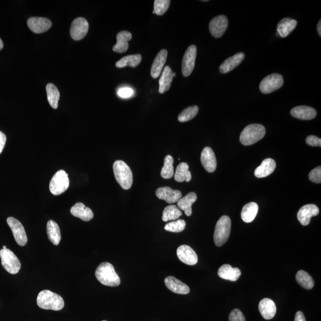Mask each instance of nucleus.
<instances>
[{
  "mask_svg": "<svg viewBox=\"0 0 321 321\" xmlns=\"http://www.w3.org/2000/svg\"><path fill=\"white\" fill-rule=\"evenodd\" d=\"M96 277L101 283L106 286L117 287L121 283L114 267L109 262H103L98 267Z\"/></svg>",
  "mask_w": 321,
  "mask_h": 321,
  "instance_id": "f257e3e1",
  "label": "nucleus"
},
{
  "mask_svg": "<svg viewBox=\"0 0 321 321\" xmlns=\"http://www.w3.org/2000/svg\"><path fill=\"white\" fill-rule=\"evenodd\" d=\"M36 302L39 308L45 310L60 311L64 307L62 296L48 290L39 293Z\"/></svg>",
  "mask_w": 321,
  "mask_h": 321,
  "instance_id": "f03ea898",
  "label": "nucleus"
},
{
  "mask_svg": "<svg viewBox=\"0 0 321 321\" xmlns=\"http://www.w3.org/2000/svg\"><path fill=\"white\" fill-rule=\"evenodd\" d=\"M113 171L116 180L124 190L130 189L133 183V174L126 163L121 160L114 162Z\"/></svg>",
  "mask_w": 321,
  "mask_h": 321,
  "instance_id": "7ed1b4c3",
  "label": "nucleus"
},
{
  "mask_svg": "<svg viewBox=\"0 0 321 321\" xmlns=\"http://www.w3.org/2000/svg\"><path fill=\"white\" fill-rule=\"evenodd\" d=\"M265 128L259 124L248 125L241 131L240 140L243 145L249 146L258 142L264 137Z\"/></svg>",
  "mask_w": 321,
  "mask_h": 321,
  "instance_id": "20e7f679",
  "label": "nucleus"
},
{
  "mask_svg": "<svg viewBox=\"0 0 321 321\" xmlns=\"http://www.w3.org/2000/svg\"><path fill=\"white\" fill-rule=\"evenodd\" d=\"M231 227V219L227 215L221 216L217 221L214 234V240L216 246H222L227 242L230 237Z\"/></svg>",
  "mask_w": 321,
  "mask_h": 321,
  "instance_id": "39448f33",
  "label": "nucleus"
},
{
  "mask_svg": "<svg viewBox=\"0 0 321 321\" xmlns=\"http://www.w3.org/2000/svg\"><path fill=\"white\" fill-rule=\"evenodd\" d=\"M0 258L1 259V265L8 273L16 274L19 273L21 264L19 259L10 249L0 250Z\"/></svg>",
  "mask_w": 321,
  "mask_h": 321,
  "instance_id": "423d86ee",
  "label": "nucleus"
},
{
  "mask_svg": "<svg viewBox=\"0 0 321 321\" xmlns=\"http://www.w3.org/2000/svg\"><path fill=\"white\" fill-rule=\"evenodd\" d=\"M70 181L65 171L60 170L54 174L50 183V191L54 195H60L67 190Z\"/></svg>",
  "mask_w": 321,
  "mask_h": 321,
  "instance_id": "0eeeda50",
  "label": "nucleus"
},
{
  "mask_svg": "<svg viewBox=\"0 0 321 321\" xmlns=\"http://www.w3.org/2000/svg\"><path fill=\"white\" fill-rule=\"evenodd\" d=\"M283 84V76L278 73H273L263 79L259 85L260 91L264 94H271L279 90Z\"/></svg>",
  "mask_w": 321,
  "mask_h": 321,
  "instance_id": "6e6552de",
  "label": "nucleus"
},
{
  "mask_svg": "<svg viewBox=\"0 0 321 321\" xmlns=\"http://www.w3.org/2000/svg\"><path fill=\"white\" fill-rule=\"evenodd\" d=\"M7 222L17 243L20 246H25L27 242V237L25 230L21 223L13 217H8Z\"/></svg>",
  "mask_w": 321,
  "mask_h": 321,
  "instance_id": "1a4fd4ad",
  "label": "nucleus"
},
{
  "mask_svg": "<svg viewBox=\"0 0 321 321\" xmlns=\"http://www.w3.org/2000/svg\"><path fill=\"white\" fill-rule=\"evenodd\" d=\"M197 54V48L194 45L189 46L185 52L182 62V73L186 77L191 75L195 68Z\"/></svg>",
  "mask_w": 321,
  "mask_h": 321,
  "instance_id": "9d476101",
  "label": "nucleus"
},
{
  "mask_svg": "<svg viewBox=\"0 0 321 321\" xmlns=\"http://www.w3.org/2000/svg\"><path fill=\"white\" fill-rule=\"evenodd\" d=\"M88 30V21L83 17L76 18L73 21L71 28H70V35L74 40H81L87 35Z\"/></svg>",
  "mask_w": 321,
  "mask_h": 321,
  "instance_id": "9b49d317",
  "label": "nucleus"
},
{
  "mask_svg": "<svg viewBox=\"0 0 321 321\" xmlns=\"http://www.w3.org/2000/svg\"><path fill=\"white\" fill-rule=\"evenodd\" d=\"M228 25V21L227 17L224 15L214 17L210 21L209 29L211 33L215 38H220L224 35Z\"/></svg>",
  "mask_w": 321,
  "mask_h": 321,
  "instance_id": "f8f14e48",
  "label": "nucleus"
},
{
  "mask_svg": "<svg viewBox=\"0 0 321 321\" xmlns=\"http://www.w3.org/2000/svg\"><path fill=\"white\" fill-rule=\"evenodd\" d=\"M177 255L182 262L188 265L197 264L198 258L194 250L188 245H182L177 250Z\"/></svg>",
  "mask_w": 321,
  "mask_h": 321,
  "instance_id": "ddd939ff",
  "label": "nucleus"
},
{
  "mask_svg": "<svg viewBox=\"0 0 321 321\" xmlns=\"http://www.w3.org/2000/svg\"><path fill=\"white\" fill-rule=\"evenodd\" d=\"M27 25L33 32L41 33L51 28L52 22L47 18L32 17L27 20Z\"/></svg>",
  "mask_w": 321,
  "mask_h": 321,
  "instance_id": "4468645a",
  "label": "nucleus"
},
{
  "mask_svg": "<svg viewBox=\"0 0 321 321\" xmlns=\"http://www.w3.org/2000/svg\"><path fill=\"white\" fill-rule=\"evenodd\" d=\"M319 208L314 204H308L302 207L298 213V218L304 226L310 224L312 217L319 215Z\"/></svg>",
  "mask_w": 321,
  "mask_h": 321,
  "instance_id": "2eb2a0df",
  "label": "nucleus"
},
{
  "mask_svg": "<svg viewBox=\"0 0 321 321\" xmlns=\"http://www.w3.org/2000/svg\"><path fill=\"white\" fill-rule=\"evenodd\" d=\"M156 196L161 200H164L169 204L177 203L182 197V192L178 190H173L170 187L158 188L155 192Z\"/></svg>",
  "mask_w": 321,
  "mask_h": 321,
  "instance_id": "dca6fc26",
  "label": "nucleus"
},
{
  "mask_svg": "<svg viewBox=\"0 0 321 321\" xmlns=\"http://www.w3.org/2000/svg\"><path fill=\"white\" fill-rule=\"evenodd\" d=\"M201 160L202 164L208 172L213 173L216 169V160L213 149L206 147L202 152Z\"/></svg>",
  "mask_w": 321,
  "mask_h": 321,
  "instance_id": "f3484780",
  "label": "nucleus"
},
{
  "mask_svg": "<svg viewBox=\"0 0 321 321\" xmlns=\"http://www.w3.org/2000/svg\"><path fill=\"white\" fill-rule=\"evenodd\" d=\"M164 281L167 288L177 294L188 295L190 293L189 287L174 277H167Z\"/></svg>",
  "mask_w": 321,
  "mask_h": 321,
  "instance_id": "a211bd4d",
  "label": "nucleus"
},
{
  "mask_svg": "<svg viewBox=\"0 0 321 321\" xmlns=\"http://www.w3.org/2000/svg\"><path fill=\"white\" fill-rule=\"evenodd\" d=\"M259 310L264 319L270 320L276 316V305L273 300L265 298L259 302Z\"/></svg>",
  "mask_w": 321,
  "mask_h": 321,
  "instance_id": "6ab92c4d",
  "label": "nucleus"
},
{
  "mask_svg": "<svg viewBox=\"0 0 321 321\" xmlns=\"http://www.w3.org/2000/svg\"><path fill=\"white\" fill-rule=\"evenodd\" d=\"M292 115L301 120H310L316 117L317 112L316 109L308 106H298L293 108L291 111Z\"/></svg>",
  "mask_w": 321,
  "mask_h": 321,
  "instance_id": "aec40b11",
  "label": "nucleus"
},
{
  "mask_svg": "<svg viewBox=\"0 0 321 321\" xmlns=\"http://www.w3.org/2000/svg\"><path fill=\"white\" fill-rule=\"evenodd\" d=\"M245 55L243 53H238L234 56L228 58L219 67V72L222 74L232 71L233 69L240 65L243 62Z\"/></svg>",
  "mask_w": 321,
  "mask_h": 321,
  "instance_id": "412c9836",
  "label": "nucleus"
},
{
  "mask_svg": "<svg viewBox=\"0 0 321 321\" xmlns=\"http://www.w3.org/2000/svg\"><path fill=\"white\" fill-rule=\"evenodd\" d=\"M167 55L168 52L166 50H162L156 56L151 70V75L153 78L157 79L160 76L166 62Z\"/></svg>",
  "mask_w": 321,
  "mask_h": 321,
  "instance_id": "4be33fe9",
  "label": "nucleus"
},
{
  "mask_svg": "<svg viewBox=\"0 0 321 321\" xmlns=\"http://www.w3.org/2000/svg\"><path fill=\"white\" fill-rule=\"evenodd\" d=\"M276 168V163L273 159H265L262 162L261 164L256 168L255 176L257 178H264L273 173Z\"/></svg>",
  "mask_w": 321,
  "mask_h": 321,
  "instance_id": "5701e85b",
  "label": "nucleus"
},
{
  "mask_svg": "<svg viewBox=\"0 0 321 321\" xmlns=\"http://www.w3.org/2000/svg\"><path fill=\"white\" fill-rule=\"evenodd\" d=\"M70 213L73 216L78 217L84 221H90L94 217L93 211L81 203H76L73 206L70 210Z\"/></svg>",
  "mask_w": 321,
  "mask_h": 321,
  "instance_id": "b1692460",
  "label": "nucleus"
},
{
  "mask_svg": "<svg viewBox=\"0 0 321 321\" xmlns=\"http://www.w3.org/2000/svg\"><path fill=\"white\" fill-rule=\"evenodd\" d=\"M297 21L291 18H284L277 25V33L281 38H286L297 26Z\"/></svg>",
  "mask_w": 321,
  "mask_h": 321,
  "instance_id": "393cba45",
  "label": "nucleus"
},
{
  "mask_svg": "<svg viewBox=\"0 0 321 321\" xmlns=\"http://www.w3.org/2000/svg\"><path fill=\"white\" fill-rule=\"evenodd\" d=\"M176 76V73H173L169 66H166L162 73L160 81H159V85H160L159 93L163 94L169 90L173 79Z\"/></svg>",
  "mask_w": 321,
  "mask_h": 321,
  "instance_id": "a878e982",
  "label": "nucleus"
},
{
  "mask_svg": "<svg viewBox=\"0 0 321 321\" xmlns=\"http://www.w3.org/2000/svg\"><path fill=\"white\" fill-rule=\"evenodd\" d=\"M132 35L129 32L123 30L119 32L117 35V44L112 48L113 51L118 53H123L128 48V42L131 40Z\"/></svg>",
  "mask_w": 321,
  "mask_h": 321,
  "instance_id": "bb28decb",
  "label": "nucleus"
},
{
  "mask_svg": "<svg viewBox=\"0 0 321 321\" xmlns=\"http://www.w3.org/2000/svg\"><path fill=\"white\" fill-rule=\"evenodd\" d=\"M218 275L222 279L235 281L240 277L241 271L237 268H233L230 265L224 264L219 268Z\"/></svg>",
  "mask_w": 321,
  "mask_h": 321,
  "instance_id": "cd10ccee",
  "label": "nucleus"
},
{
  "mask_svg": "<svg viewBox=\"0 0 321 321\" xmlns=\"http://www.w3.org/2000/svg\"><path fill=\"white\" fill-rule=\"evenodd\" d=\"M197 200V195L194 192L189 193L185 197L180 199L177 202V206L184 211L186 215L191 216L192 213V206Z\"/></svg>",
  "mask_w": 321,
  "mask_h": 321,
  "instance_id": "c85d7f7f",
  "label": "nucleus"
},
{
  "mask_svg": "<svg viewBox=\"0 0 321 321\" xmlns=\"http://www.w3.org/2000/svg\"><path fill=\"white\" fill-rule=\"evenodd\" d=\"M47 231L49 240L54 245H59L62 238L59 225L53 220H50L47 223Z\"/></svg>",
  "mask_w": 321,
  "mask_h": 321,
  "instance_id": "c756f323",
  "label": "nucleus"
},
{
  "mask_svg": "<svg viewBox=\"0 0 321 321\" xmlns=\"http://www.w3.org/2000/svg\"><path fill=\"white\" fill-rule=\"evenodd\" d=\"M258 206L255 203L245 205L241 211V216L244 222L249 223L255 219L258 212Z\"/></svg>",
  "mask_w": 321,
  "mask_h": 321,
  "instance_id": "7c9ffc66",
  "label": "nucleus"
},
{
  "mask_svg": "<svg viewBox=\"0 0 321 321\" xmlns=\"http://www.w3.org/2000/svg\"><path fill=\"white\" fill-rule=\"evenodd\" d=\"M189 165L186 163H181L176 168L174 174V179L177 182H190L192 179L191 171L189 170Z\"/></svg>",
  "mask_w": 321,
  "mask_h": 321,
  "instance_id": "2f4dec72",
  "label": "nucleus"
},
{
  "mask_svg": "<svg viewBox=\"0 0 321 321\" xmlns=\"http://www.w3.org/2000/svg\"><path fill=\"white\" fill-rule=\"evenodd\" d=\"M49 104L54 109H57L60 97L59 90L53 84H48L46 87Z\"/></svg>",
  "mask_w": 321,
  "mask_h": 321,
  "instance_id": "473e14b6",
  "label": "nucleus"
},
{
  "mask_svg": "<svg viewBox=\"0 0 321 321\" xmlns=\"http://www.w3.org/2000/svg\"><path fill=\"white\" fill-rule=\"evenodd\" d=\"M141 61V55H130V56L122 58L118 62L116 63L115 65L118 68H123V67L126 66L136 67L139 65Z\"/></svg>",
  "mask_w": 321,
  "mask_h": 321,
  "instance_id": "72a5a7b5",
  "label": "nucleus"
},
{
  "mask_svg": "<svg viewBox=\"0 0 321 321\" xmlns=\"http://www.w3.org/2000/svg\"><path fill=\"white\" fill-rule=\"evenodd\" d=\"M296 279L299 285L306 289H312L314 286V281L313 277L304 270H300L298 272Z\"/></svg>",
  "mask_w": 321,
  "mask_h": 321,
  "instance_id": "f704fd0d",
  "label": "nucleus"
},
{
  "mask_svg": "<svg viewBox=\"0 0 321 321\" xmlns=\"http://www.w3.org/2000/svg\"><path fill=\"white\" fill-rule=\"evenodd\" d=\"M182 215V213L179 208L174 205H171V206L165 208L162 219L164 222L173 221V220L178 219Z\"/></svg>",
  "mask_w": 321,
  "mask_h": 321,
  "instance_id": "c9c22d12",
  "label": "nucleus"
},
{
  "mask_svg": "<svg viewBox=\"0 0 321 321\" xmlns=\"http://www.w3.org/2000/svg\"><path fill=\"white\" fill-rule=\"evenodd\" d=\"M174 158L171 155H167L164 158V166L162 168L161 176L165 179L172 178L174 175Z\"/></svg>",
  "mask_w": 321,
  "mask_h": 321,
  "instance_id": "e433bc0d",
  "label": "nucleus"
},
{
  "mask_svg": "<svg viewBox=\"0 0 321 321\" xmlns=\"http://www.w3.org/2000/svg\"><path fill=\"white\" fill-rule=\"evenodd\" d=\"M198 111L199 108L197 106L188 107L187 108L183 110L180 113L178 117V120L182 123L191 120L197 115Z\"/></svg>",
  "mask_w": 321,
  "mask_h": 321,
  "instance_id": "4c0bfd02",
  "label": "nucleus"
},
{
  "mask_svg": "<svg viewBox=\"0 0 321 321\" xmlns=\"http://www.w3.org/2000/svg\"><path fill=\"white\" fill-rule=\"evenodd\" d=\"M186 222L183 219H178L177 221L167 223L165 225L164 229L167 231L172 233H180L185 230Z\"/></svg>",
  "mask_w": 321,
  "mask_h": 321,
  "instance_id": "58836bf2",
  "label": "nucleus"
},
{
  "mask_svg": "<svg viewBox=\"0 0 321 321\" xmlns=\"http://www.w3.org/2000/svg\"><path fill=\"white\" fill-rule=\"evenodd\" d=\"M170 2V0H155L153 14L155 13L159 16L164 14L169 9Z\"/></svg>",
  "mask_w": 321,
  "mask_h": 321,
  "instance_id": "ea45409f",
  "label": "nucleus"
},
{
  "mask_svg": "<svg viewBox=\"0 0 321 321\" xmlns=\"http://www.w3.org/2000/svg\"><path fill=\"white\" fill-rule=\"evenodd\" d=\"M309 178L311 182L316 183H321V167H317L316 169L312 170L309 174Z\"/></svg>",
  "mask_w": 321,
  "mask_h": 321,
  "instance_id": "a19ab883",
  "label": "nucleus"
},
{
  "mask_svg": "<svg viewBox=\"0 0 321 321\" xmlns=\"http://www.w3.org/2000/svg\"><path fill=\"white\" fill-rule=\"evenodd\" d=\"M229 321H246L245 317L240 310L234 309L229 316Z\"/></svg>",
  "mask_w": 321,
  "mask_h": 321,
  "instance_id": "79ce46f5",
  "label": "nucleus"
},
{
  "mask_svg": "<svg viewBox=\"0 0 321 321\" xmlns=\"http://www.w3.org/2000/svg\"><path fill=\"white\" fill-rule=\"evenodd\" d=\"M134 94L133 89L128 87H124L119 89L117 91V95L121 99H128L132 97Z\"/></svg>",
  "mask_w": 321,
  "mask_h": 321,
  "instance_id": "37998d69",
  "label": "nucleus"
},
{
  "mask_svg": "<svg viewBox=\"0 0 321 321\" xmlns=\"http://www.w3.org/2000/svg\"><path fill=\"white\" fill-rule=\"evenodd\" d=\"M307 143L312 146H321V139L316 136L311 135L307 137Z\"/></svg>",
  "mask_w": 321,
  "mask_h": 321,
  "instance_id": "c03bdc74",
  "label": "nucleus"
},
{
  "mask_svg": "<svg viewBox=\"0 0 321 321\" xmlns=\"http://www.w3.org/2000/svg\"><path fill=\"white\" fill-rule=\"evenodd\" d=\"M6 140H7V138H6L5 134L0 131V154L2 152V150L4 148Z\"/></svg>",
  "mask_w": 321,
  "mask_h": 321,
  "instance_id": "a18cd8bd",
  "label": "nucleus"
},
{
  "mask_svg": "<svg viewBox=\"0 0 321 321\" xmlns=\"http://www.w3.org/2000/svg\"><path fill=\"white\" fill-rule=\"evenodd\" d=\"M295 321H307L302 312L298 311L296 314Z\"/></svg>",
  "mask_w": 321,
  "mask_h": 321,
  "instance_id": "49530a36",
  "label": "nucleus"
},
{
  "mask_svg": "<svg viewBox=\"0 0 321 321\" xmlns=\"http://www.w3.org/2000/svg\"><path fill=\"white\" fill-rule=\"evenodd\" d=\"M317 29H318V32H319V35L321 36V20L319 21V23H318Z\"/></svg>",
  "mask_w": 321,
  "mask_h": 321,
  "instance_id": "de8ad7c7",
  "label": "nucleus"
},
{
  "mask_svg": "<svg viewBox=\"0 0 321 321\" xmlns=\"http://www.w3.org/2000/svg\"><path fill=\"white\" fill-rule=\"evenodd\" d=\"M3 47H4V44H3V42L1 40V39L0 38V51L2 50Z\"/></svg>",
  "mask_w": 321,
  "mask_h": 321,
  "instance_id": "09e8293b",
  "label": "nucleus"
},
{
  "mask_svg": "<svg viewBox=\"0 0 321 321\" xmlns=\"http://www.w3.org/2000/svg\"><path fill=\"white\" fill-rule=\"evenodd\" d=\"M7 249V247H6L5 246H3L2 249Z\"/></svg>",
  "mask_w": 321,
  "mask_h": 321,
  "instance_id": "8fccbe9b",
  "label": "nucleus"
},
{
  "mask_svg": "<svg viewBox=\"0 0 321 321\" xmlns=\"http://www.w3.org/2000/svg\"></svg>",
  "mask_w": 321,
  "mask_h": 321,
  "instance_id": "3c124183",
  "label": "nucleus"
}]
</instances>
